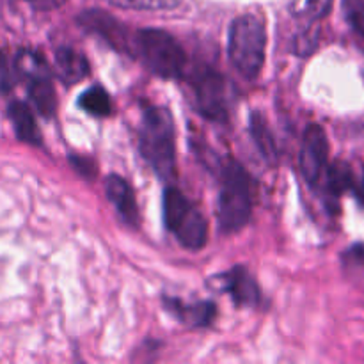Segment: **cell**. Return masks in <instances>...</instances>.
Returning a JSON list of instances; mask_svg holds the SVG:
<instances>
[{
	"label": "cell",
	"mask_w": 364,
	"mask_h": 364,
	"mask_svg": "<svg viewBox=\"0 0 364 364\" xmlns=\"http://www.w3.org/2000/svg\"><path fill=\"white\" fill-rule=\"evenodd\" d=\"M31 2L39 9H53V7L63 6L66 0H31Z\"/></svg>",
	"instance_id": "603a6c76"
},
{
	"label": "cell",
	"mask_w": 364,
	"mask_h": 364,
	"mask_svg": "<svg viewBox=\"0 0 364 364\" xmlns=\"http://www.w3.org/2000/svg\"><path fill=\"white\" fill-rule=\"evenodd\" d=\"M16 70H14V63L11 64V60L7 59L6 53L0 50V91H11L16 80Z\"/></svg>",
	"instance_id": "44dd1931"
},
{
	"label": "cell",
	"mask_w": 364,
	"mask_h": 364,
	"mask_svg": "<svg viewBox=\"0 0 364 364\" xmlns=\"http://www.w3.org/2000/svg\"><path fill=\"white\" fill-rule=\"evenodd\" d=\"M252 213V180L237 162L224 167L223 188L219 196V226L224 233L240 231Z\"/></svg>",
	"instance_id": "3957f363"
},
{
	"label": "cell",
	"mask_w": 364,
	"mask_h": 364,
	"mask_svg": "<svg viewBox=\"0 0 364 364\" xmlns=\"http://www.w3.org/2000/svg\"><path fill=\"white\" fill-rule=\"evenodd\" d=\"M318 187H323L329 198H340L343 192L350 191L354 187V173L350 167L343 162H336L333 166H327L323 173L322 181Z\"/></svg>",
	"instance_id": "2e32d148"
},
{
	"label": "cell",
	"mask_w": 364,
	"mask_h": 364,
	"mask_svg": "<svg viewBox=\"0 0 364 364\" xmlns=\"http://www.w3.org/2000/svg\"><path fill=\"white\" fill-rule=\"evenodd\" d=\"M267 31L262 18L245 13L235 18L228 36V57L235 70L247 80H255L265 64Z\"/></svg>",
	"instance_id": "7a4b0ae2"
},
{
	"label": "cell",
	"mask_w": 364,
	"mask_h": 364,
	"mask_svg": "<svg viewBox=\"0 0 364 364\" xmlns=\"http://www.w3.org/2000/svg\"><path fill=\"white\" fill-rule=\"evenodd\" d=\"M354 192H355V198H358V201H359V205L361 206H364V180L363 181H359L358 185L354 183Z\"/></svg>",
	"instance_id": "cb8c5ba5"
},
{
	"label": "cell",
	"mask_w": 364,
	"mask_h": 364,
	"mask_svg": "<svg viewBox=\"0 0 364 364\" xmlns=\"http://www.w3.org/2000/svg\"><path fill=\"white\" fill-rule=\"evenodd\" d=\"M55 68L59 77L68 84H77L89 75V63L84 53L63 46L55 52Z\"/></svg>",
	"instance_id": "4fadbf2b"
},
{
	"label": "cell",
	"mask_w": 364,
	"mask_h": 364,
	"mask_svg": "<svg viewBox=\"0 0 364 364\" xmlns=\"http://www.w3.org/2000/svg\"><path fill=\"white\" fill-rule=\"evenodd\" d=\"M249 127H251L252 141H255L256 148L259 149V153L263 155V159L270 164H276L277 156H279V151H277L276 139H274L272 132H270V128H269V124H267L263 114L252 112L251 119H249Z\"/></svg>",
	"instance_id": "9a60e30c"
},
{
	"label": "cell",
	"mask_w": 364,
	"mask_h": 364,
	"mask_svg": "<svg viewBox=\"0 0 364 364\" xmlns=\"http://www.w3.org/2000/svg\"><path fill=\"white\" fill-rule=\"evenodd\" d=\"M107 4L124 9L135 11H166L174 9L181 4V0H105Z\"/></svg>",
	"instance_id": "ac0fdd59"
},
{
	"label": "cell",
	"mask_w": 364,
	"mask_h": 364,
	"mask_svg": "<svg viewBox=\"0 0 364 364\" xmlns=\"http://www.w3.org/2000/svg\"><path fill=\"white\" fill-rule=\"evenodd\" d=\"M164 220L166 228L180 240L183 247L199 251L208 240V224L203 213L188 201L178 188L169 187L164 192Z\"/></svg>",
	"instance_id": "277c9868"
},
{
	"label": "cell",
	"mask_w": 364,
	"mask_h": 364,
	"mask_svg": "<svg viewBox=\"0 0 364 364\" xmlns=\"http://www.w3.org/2000/svg\"><path fill=\"white\" fill-rule=\"evenodd\" d=\"M329 160V141L320 124H309L304 132L301 148V171L311 187H318Z\"/></svg>",
	"instance_id": "52a82bcc"
},
{
	"label": "cell",
	"mask_w": 364,
	"mask_h": 364,
	"mask_svg": "<svg viewBox=\"0 0 364 364\" xmlns=\"http://www.w3.org/2000/svg\"><path fill=\"white\" fill-rule=\"evenodd\" d=\"M139 149L146 162L162 180H171L174 176L176 173L174 121L166 107H149L142 114Z\"/></svg>",
	"instance_id": "6da1fadb"
},
{
	"label": "cell",
	"mask_w": 364,
	"mask_h": 364,
	"mask_svg": "<svg viewBox=\"0 0 364 364\" xmlns=\"http://www.w3.org/2000/svg\"><path fill=\"white\" fill-rule=\"evenodd\" d=\"M224 290L231 295L237 306H255L259 301V288L255 277L244 267H235L223 276Z\"/></svg>",
	"instance_id": "30bf717a"
},
{
	"label": "cell",
	"mask_w": 364,
	"mask_h": 364,
	"mask_svg": "<svg viewBox=\"0 0 364 364\" xmlns=\"http://www.w3.org/2000/svg\"><path fill=\"white\" fill-rule=\"evenodd\" d=\"M7 116H9L14 134L20 141L32 146L41 144V132L36 124L34 114L31 112V109L23 102H18V100L11 102L9 107H7Z\"/></svg>",
	"instance_id": "8fae6325"
},
{
	"label": "cell",
	"mask_w": 364,
	"mask_h": 364,
	"mask_svg": "<svg viewBox=\"0 0 364 364\" xmlns=\"http://www.w3.org/2000/svg\"><path fill=\"white\" fill-rule=\"evenodd\" d=\"M105 191L109 201L116 206L117 213L128 224H137L139 220V206L135 199V192L132 185L123 176L110 174L105 180Z\"/></svg>",
	"instance_id": "9c48e42d"
},
{
	"label": "cell",
	"mask_w": 364,
	"mask_h": 364,
	"mask_svg": "<svg viewBox=\"0 0 364 364\" xmlns=\"http://www.w3.org/2000/svg\"><path fill=\"white\" fill-rule=\"evenodd\" d=\"M27 80L28 96H31L32 103L39 114L45 117H52L57 109V98H55V89L52 85V75L48 73H39L34 77L25 78Z\"/></svg>",
	"instance_id": "7c38bea8"
},
{
	"label": "cell",
	"mask_w": 364,
	"mask_h": 364,
	"mask_svg": "<svg viewBox=\"0 0 364 364\" xmlns=\"http://www.w3.org/2000/svg\"><path fill=\"white\" fill-rule=\"evenodd\" d=\"M341 6L352 31L364 38V0H341Z\"/></svg>",
	"instance_id": "ffe728a7"
},
{
	"label": "cell",
	"mask_w": 364,
	"mask_h": 364,
	"mask_svg": "<svg viewBox=\"0 0 364 364\" xmlns=\"http://www.w3.org/2000/svg\"><path fill=\"white\" fill-rule=\"evenodd\" d=\"M343 269L354 279H364V245L358 244L343 252Z\"/></svg>",
	"instance_id": "d6986e66"
},
{
	"label": "cell",
	"mask_w": 364,
	"mask_h": 364,
	"mask_svg": "<svg viewBox=\"0 0 364 364\" xmlns=\"http://www.w3.org/2000/svg\"><path fill=\"white\" fill-rule=\"evenodd\" d=\"M139 55L146 66L162 78H180L187 68V55L180 43L162 28H142L135 38Z\"/></svg>",
	"instance_id": "5b68a950"
},
{
	"label": "cell",
	"mask_w": 364,
	"mask_h": 364,
	"mask_svg": "<svg viewBox=\"0 0 364 364\" xmlns=\"http://www.w3.org/2000/svg\"><path fill=\"white\" fill-rule=\"evenodd\" d=\"M331 4H333V0H308L302 14H304L306 18H309L311 21L320 20V18H323L329 13Z\"/></svg>",
	"instance_id": "7402d4cb"
},
{
	"label": "cell",
	"mask_w": 364,
	"mask_h": 364,
	"mask_svg": "<svg viewBox=\"0 0 364 364\" xmlns=\"http://www.w3.org/2000/svg\"><path fill=\"white\" fill-rule=\"evenodd\" d=\"M78 105L95 117H107L112 114V100L102 85H92L82 92Z\"/></svg>",
	"instance_id": "e0dca14e"
},
{
	"label": "cell",
	"mask_w": 364,
	"mask_h": 364,
	"mask_svg": "<svg viewBox=\"0 0 364 364\" xmlns=\"http://www.w3.org/2000/svg\"><path fill=\"white\" fill-rule=\"evenodd\" d=\"M166 306V309L174 313L181 322L191 323L194 327L210 326L213 316H215V304H212V302H198V304L187 306L180 301H174V299H167Z\"/></svg>",
	"instance_id": "5bb4252c"
},
{
	"label": "cell",
	"mask_w": 364,
	"mask_h": 364,
	"mask_svg": "<svg viewBox=\"0 0 364 364\" xmlns=\"http://www.w3.org/2000/svg\"><path fill=\"white\" fill-rule=\"evenodd\" d=\"M196 109L210 121L226 123L228 121V91L226 80L213 70H199L192 77Z\"/></svg>",
	"instance_id": "8992f818"
},
{
	"label": "cell",
	"mask_w": 364,
	"mask_h": 364,
	"mask_svg": "<svg viewBox=\"0 0 364 364\" xmlns=\"http://www.w3.org/2000/svg\"><path fill=\"white\" fill-rule=\"evenodd\" d=\"M78 20H80L82 27H85L92 34L102 36L116 50L127 53L132 52V43L130 38H128L127 28L121 25V21L110 16L109 13H103V11L98 9H89L85 13H82Z\"/></svg>",
	"instance_id": "ba28073f"
}]
</instances>
